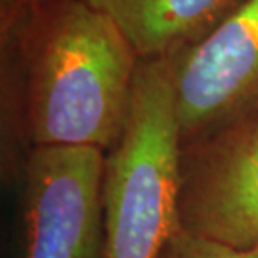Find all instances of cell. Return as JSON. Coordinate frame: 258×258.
Here are the masks:
<instances>
[{
	"label": "cell",
	"instance_id": "cell-1",
	"mask_svg": "<svg viewBox=\"0 0 258 258\" xmlns=\"http://www.w3.org/2000/svg\"><path fill=\"white\" fill-rule=\"evenodd\" d=\"M139 59L126 35L86 0H37L27 37L32 146L109 151L131 104Z\"/></svg>",
	"mask_w": 258,
	"mask_h": 258
},
{
	"label": "cell",
	"instance_id": "cell-2",
	"mask_svg": "<svg viewBox=\"0 0 258 258\" xmlns=\"http://www.w3.org/2000/svg\"><path fill=\"white\" fill-rule=\"evenodd\" d=\"M181 129L169 57L141 59L126 124L104 158L101 258H161L181 230Z\"/></svg>",
	"mask_w": 258,
	"mask_h": 258
},
{
	"label": "cell",
	"instance_id": "cell-3",
	"mask_svg": "<svg viewBox=\"0 0 258 258\" xmlns=\"http://www.w3.org/2000/svg\"><path fill=\"white\" fill-rule=\"evenodd\" d=\"M104 158L94 146H32L20 174L15 258H101Z\"/></svg>",
	"mask_w": 258,
	"mask_h": 258
},
{
	"label": "cell",
	"instance_id": "cell-4",
	"mask_svg": "<svg viewBox=\"0 0 258 258\" xmlns=\"http://www.w3.org/2000/svg\"><path fill=\"white\" fill-rule=\"evenodd\" d=\"M181 230L235 246H258V107L183 144Z\"/></svg>",
	"mask_w": 258,
	"mask_h": 258
},
{
	"label": "cell",
	"instance_id": "cell-5",
	"mask_svg": "<svg viewBox=\"0 0 258 258\" xmlns=\"http://www.w3.org/2000/svg\"><path fill=\"white\" fill-rule=\"evenodd\" d=\"M181 141L258 107V0H243L198 44L169 55Z\"/></svg>",
	"mask_w": 258,
	"mask_h": 258
},
{
	"label": "cell",
	"instance_id": "cell-6",
	"mask_svg": "<svg viewBox=\"0 0 258 258\" xmlns=\"http://www.w3.org/2000/svg\"><path fill=\"white\" fill-rule=\"evenodd\" d=\"M122 30L139 59H159L191 47L243 0H86Z\"/></svg>",
	"mask_w": 258,
	"mask_h": 258
},
{
	"label": "cell",
	"instance_id": "cell-7",
	"mask_svg": "<svg viewBox=\"0 0 258 258\" xmlns=\"http://www.w3.org/2000/svg\"><path fill=\"white\" fill-rule=\"evenodd\" d=\"M37 0H0L2 174H22L32 143L27 127V37Z\"/></svg>",
	"mask_w": 258,
	"mask_h": 258
},
{
	"label": "cell",
	"instance_id": "cell-8",
	"mask_svg": "<svg viewBox=\"0 0 258 258\" xmlns=\"http://www.w3.org/2000/svg\"><path fill=\"white\" fill-rule=\"evenodd\" d=\"M161 258H258V246L235 248L179 230L169 241Z\"/></svg>",
	"mask_w": 258,
	"mask_h": 258
}]
</instances>
